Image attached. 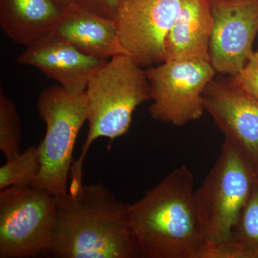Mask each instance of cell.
Here are the masks:
<instances>
[{
    "label": "cell",
    "mask_w": 258,
    "mask_h": 258,
    "mask_svg": "<svg viewBox=\"0 0 258 258\" xmlns=\"http://www.w3.org/2000/svg\"><path fill=\"white\" fill-rule=\"evenodd\" d=\"M195 183L191 171L181 166L128 205V230L138 257L208 258Z\"/></svg>",
    "instance_id": "cell-1"
},
{
    "label": "cell",
    "mask_w": 258,
    "mask_h": 258,
    "mask_svg": "<svg viewBox=\"0 0 258 258\" xmlns=\"http://www.w3.org/2000/svg\"><path fill=\"white\" fill-rule=\"evenodd\" d=\"M55 200L47 257L138 258L128 230V205L104 185H83Z\"/></svg>",
    "instance_id": "cell-2"
},
{
    "label": "cell",
    "mask_w": 258,
    "mask_h": 258,
    "mask_svg": "<svg viewBox=\"0 0 258 258\" xmlns=\"http://www.w3.org/2000/svg\"><path fill=\"white\" fill-rule=\"evenodd\" d=\"M88 132L81 155L71 171L69 191L83 186V168L86 154L100 138L111 142L127 133L134 112L151 101V88L146 71L128 55L111 57L93 75L86 88Z\"/></svg>",
    "instance_id": "cell-3"
},
{
    "label": "cell",
    "mask_w": 258,
    "mask_h": 258,
    "mask_svg": "<svg viewBox=\"0 0 258 258\" xmlns=\"http://www.w3.org/2000/svg\"><path fill=\"white\" fill-rule=\"evenodd\" d=\"M258 175L240 149L225 139L221 152L199 189L195 202L208 258H217L247 203Z\"/></svg>",
    "instance_id": "cell-4"
},
{
    "label": "cell",
    "mask_w": 258,
    "mask_h": 258,
    "mask_svg": "<svg viewBox=\"0 0 258 258\" xmlns=\"http://www.w3.org/2000/svg\"><path fill=\"white\" fill-rule=\"evenodd\" d=\"M37 108L46 131L39 144L40 169L32 186L54 196L64 195L69 191L75 144L88 119L86 94L52 85L39 94Z\"/></svg>",
    "instance_id": "cell-5"
},
{
    "label": "cell",
    "mask_w": 258,
    "mask_h": 258,
    "mask_svg": "<svg viewBox=\"0 0 258 258\" xmlns=\"http://www.w3.org/2000/svg\"><path fill=\"white\" fill-rule=\"evenodd\" d=\"M55 206V196L33 186L0 191V258L46 255Z\"/></svg>",
    "instance_id": "cell-6"
},
{
    "label": "cell",
    "mask_w": 258,
    "mask_h": 258,
    "mask_svg": "<svg viewBox=\"0 0 258 258\" xmlns=\"http://www.w3.org/2000/svg\"><path fill=\"white\" fill-rule=\"evenodd\" d=\"M215 73L210 60L198 59L165 60L146 70L152 118L174 125L200 119L205 111L203 92Z\"/></svg>",
    "instance_id": "cell-7"
},
{
    "label": "cell",
    "mask_w": 258,
    "mask_h": 258,
    "mask_svg": "<svg viewBox=\"0 0 258 258\" xmlns=\"http://www.w3.org/2000/svg\"><path fill=\"white\" fill-rule=\"evenodd\" d=\"M181 0H122L115 21L122 46L142 67L164 60V40Z\"/></svg>",
    "instance_id": "cell-8"
},
{
    "label": "cell",
    "mask_w": 258,
    "mask_h": 258,
    "mask_svg": "<svg viewBox=\"0 0 258 258\" xmlns=\"http://www.w3.org/2000/svg\"><path fill=\"white\" fill-rule=\"evenodd\" d=\"M213 28L210 62L215 71L235 76L243 69L258 32V0H210Z\"/></svg>",
    "instance_id": "cell-9"
},
{
    "label": "cell",
    "mask_w": 258,
    "mask_h": 258,
    "mask_svg": "<svg viewBox=\"0 0 258 258\" xmlns=\"http://www.w3.org/2000/svg\"><path fill=\"white\" fill-rule=\"evenodd\" d=\"M203 96L205 111L211 115L225 139L243 153L258 175V101L232 79L212 80Z\"/></svg>",
    "instance_id": "cell-10"
},
{
    "label": "cell",
    "mask_w": 258,
    "mask_h": 258,
    "mask_svg": "<svg viewBox=\"0 0 258 258\" xmlns=\"http://www.w3.org/2000/svg\"><path fill=\"white\" fill-rule=\"evenodd\" d=\"M107 61L86 55L53 32L26 47L16 60L40 70L74 94L85 93L90 80Z\"/></svg>",
    "instance_id": "cell-11"
},
{
    "label": "cell",
    "mask_w": 258,
    "mask_h": 258,
    "mask_svg": "<svg viewBox=\"0 0 258 258\" xmlns=\"http://www.w3.org/2000/svg\"><path fill=\"white\" fill-rule=\"evenodd\" d=\"M53 33L86 55L108 60L128 55L122 46L115 20L102 18L76 5L63 9Z\"/></svg>",
    "instance_id": "cell-12"
},
{
    "label": "cell",
    "mask_w": 258,
    "mask_h": 258,
    "mask_svg": "<svg viewBox=\"0 0 258 258\" xmlns=\"http://www.w3.org/2000/svg\"><path fill=\"white\" fill-rule=\"evenodd\" d=\"M213 28L210 0H181L179 14L164 40V60H210Z\"/></svg>",
    "instance_id": "cell-13"
},
{
    "label": "cell",
    "mask_w": 258,
    "mask_h": 258,
    "mask_svg": "<svg viewBox=\"0 0 258 258\" xmlns=\"http://www.w3.org/2000/svg\"><path fill=\"white\" fill-rule=\"evenodd\" d=\"M62 11L52 0H0V26L10 40L28 47L53 32Z\"/></svg>",
    "instance_id": "cell-14"
},
{
    "label": "cell",
    "mask_w": 258,
    "mask_h": 258,
    "mask_svg": "<svg viewBox=\"0 0 258 258\" xmlns=\"http://www.w3.org/2000/svg\"><path fill=\"white\" fill-rule=\"evenodd\" d=\"M217 258H258V178L230 240Z\"/></svg>",
    "instance_id": "cell-15"
},
{
    "label": "cell",
    "mask_w": 258,
    "mask_h": 258,
    "mask_svg": "<svg viewBox=\"0 0 258 258\" xmlns=\"http://www.w3.org/2000/svg\"><path fill=\"white\" fill-rule=\"evenodd\" d=\"M40 169V148L30 146L24 152L7 159L0 168V191L11 187L32 186Z\"/></svg>",
    "instance_id": "cell-16"
},
{
    "label": "cell",
    "mask_w": 258,
    "mask_h": 258,
    "mask_svg": "<svg viewBox=\"0 0 258 258\" xmlns=\"http://www.w3.org/2000/svg\"><path fill=\"white\" fill-rule=\"evenodd\" d=\"M21 118L14 102L0 92V150L7 159L21 152Z\"/></svg>",
    "instance_id": "cell-17"
},
{
    "label": "cell",
    "mask_w": 258,
    "mask_h": 258,
    "mask_svg": "<svg viewBox=\"0 0 258 258\" xmlns=\"http://www.w3.org/2000/svg\"><path fill=\"white\" fill-rule=\"evenodd\" d=\"M231 79L236 86L258 101V52L253 51L243 69Z\"/></svg>",
    "instance_id": "cell-18"
},
{
    "label": "cell",
    "mask_w": 258,
    "mask_h": 258,
    "mask_svg": "<svg viewBox=\"0 0 258 258\" xmlns=\"http://www.w3.org/2000/svg\"><path fill=\"white\" fill-rule=\"evenodd\" d=\"M122 0H74L75 5L102 18L115 20Z\"/></svg>",
    "instance_id": "cell-19"
},
{
    "label": "cell",
    "mask_w": 258,
    "mask_h": 258,
    "mask_svg": "<svg viewBox=\"0 0 258 258\" xmlns=\"http://www.w3.org/2000/svg\"><path fill=\"white\" fill-rule=\"evenodd\" d=\"M56 5H58L62 9H66L69 7L74 5V0H52Z\"/></svg>",
    "instance_id": "cell-20"
}]
</instances>
